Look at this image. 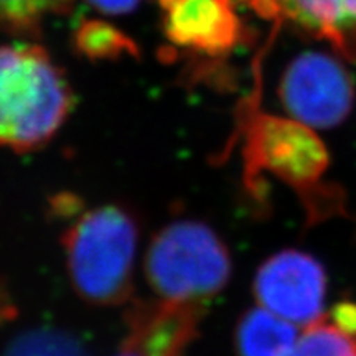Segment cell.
Returning <instances> with one entry per match:
<instances>
[{"instance_id":"obj_6","label":"cell","mask_w":356,"mask_h":356,"mask_svg":"<svg viewBox=\"0 0 356 356\" xmlns=\"http://www.w3.org/2000/svg\"><path fill=\"white\" fill-rule=\"evenodd\" d=\"M280 99L296 121L312 129H328L350 114L355 88L346 70L333 58L305 53L284 74Z\"/></svg>"},{"instance_id":"obj_13","label":"cell","mask_w":356,"mask_h":356,"mask_svg":"<svg viewBox=\"0 0 356 356\" xmlns=\"http://www.w3.org/2000/svg\"><path fill=\"white\" fill-rule=\"evenodd\" d=\"M3 356H88V353L68 333L38 328L17 337Z\"/></svg>"},{"instance_id":"obj_8","label":"cell","mask_w":356,"mask_h":356,"mask_svg":"<svg viewBox=\"0 0 356 356\" xmlns=\"http://www.w3.org/2000/svg\"><path fill=\"white\" fill-rule=\"evenodd\" d=\"M203 310L200 305L155 300L134 305L127 315L122 345L142 356H185L197 338Z\"/></svg>"},{"instance_id":"obj_17","label":"cell","mask_w":356,"mask_h":356,"mask_svg":"<svg viewBox=\"0 0 356 356\" xmlns=\"http://www.w3.org/2000/svg\"><path fill=\"white\" fill-rule=\"evenodd\" d=\"M115 356H142V355L137 353L136 350H132V348H129V346L122 345L121 346V351H119V353L115 355Z\"/></svg>"},{"instance_id":"obj_5","label":"cell","mask_w":356,"mask_h":356,"mask_svg":"<svg viewBox=\"0 0 356 356\" xmlns=\"http://www.w3.org/2000/svg\"><path fill=\"white\" fill-rule=\"evenodd\" d=\"M327 287L322 262L297 249H286L266 259L252 284L259 307L297 327L325 317Z\"/></svg>"},{"instance_id":"obj_3","label":"cell","mask_w":356,"mask_h":356,"mask_svg":"<svg viewBox=\"0 0 356 356\" xmlns=\"http://www.w3.org/2000/svg\"><path fill=\"white\" fill-rule=\"evenodd\" d=\"M139 228L129 211L106 204L84 211L63 236L74 291L92 305H118L132 289Z\"/></svg>"},{"instance_id":"obj_11","label":"cell","mask_w":356,"mask_h":356,"mask_svg":"<svg viewBox=\"0 0 356 356\" xmlns=\"http://www.w3.org/2000/svg\"><path fill=\"white\" fill-rule=\"evenodd\" d=\"M74 44L89 60H118L122 55L137 56L139 53L132 38L101 20H84L74 33Z\"/></svg>"},{"instance_id":"obj_15","label":"cell","mask_w":356,"mask_h":356,"mask_svg":"<svg viewBox=\"0 0 356 356\" xmlns=\"http://www.w3.org/2000/svg\"><path fill=\"white\" fill-rule=\"evenodd\" d=\"M330 318L338 327L356 335V304L351 302H341L330 310Z\"/></svg>"},{"instance_id":"obj_16","label":"cell","mask_w":356,"mask_h":356,"mask_svg":"<svg viewBox=\"0 0 356 356\" xmlns=\"http://www.w3.org/2000/svg\"><path fill=\"white\" fill-rule=\"evenodd\" d=\"M91 6L104 13H127L139 6L140 0H88Z\"/></svg>"},{"instance_id":"obj_1","label":"cell","mask_w":356,"mask_h":356,"mask_svg":"<svg viewBox=\"0 0 356 356\" xmlns=\"http://www.w3.org/2000/svg\"><path fill=\"white\" fill-rule=\"evenodd\" d=\"M73 108L63 71L38 44H0V147L30 152L51 140Z\"/></svg>"},{"instance_id":"obj_12","label":"cell","mask_w":356,"mask_h":356,"mask_svg":"<svg viewBox=\"0 0 356 356\" xmlns=\"http://www.w3.org/2000/svg\"><path fill=\"white\" fill-rule=\"evenodd\" d=\"M289 356H356V335L322 317L304 327Z\"/></svg>"},{"instance_id":"obj_7","label":"cell","mask_w":356,"mask_h":356,"mask_svg":"<svg viewBox=\"0 0 356 356\" xmlns=\"http://www.w3.org/2000/svg\"><path fill=\"white\" fill-rule=\"evenodd\" d=\"M165 10L167 38L198 53H225L239 38V20L231 0H159Z\"/></svg>"},{"instance_id":"obj_14","label":"cell","mask_w":356,"mask_h":356,"mask_svg":"<svg viewBox=\"0 0 356 356\" xmlns=\"http://www.w3.org/2000/svg\"><path fill=\"white\" fill-rule=\"evenodd\" d=\"M73 0H0V30L25 32L51 13H65Z\"/></svg>"},{"instance_id":"obj_9","label":"cell","mask_w":356,"mask_h":356,"mask_svg":"<svg viewBox=\"0 0 356 356\" xmlns=\"http://www.w3.org/2000/svg\"><path fill=\"white\" fill-rule=\"evenodd\" d=\"M264 2V0H257ZM273 3V0H266ZM274 7L309 32L348 50L356 38V0H275Z\"/></svg>"},{"instance_id":"obj_10","label":"cell","mask_w":356,"mask_h":356,"mask_svg":"<svg viewBox=\"0 0 356 356\" xmlns=\"http://www.w3.org/2000/svg\"><path fill=\"white\" fill-rule=\"evenodd\" d=\"M299 335L297 325L256 307L239 318L236 350L238 356H289Z\"/></svg>"},{"instance_id":"obj_4","label":"cell","mask_w":356,"mask_h":356,"mask_svg":"<svg viewBox=\"0 0 356 356\" xmlns=\"http://www.w3.org/2000/svg\"><path fill=\"white\" fill-rule=\"evenodd\" d=\"M145 275L159 299L203 307L228 284L231 257L210 226L181 220L155 234L147 249Z\"/></svg>"},{"instance_id":"obj_2","label":"cell","mask_w":356,"mask_h":356,"mask_svg":"<svg viewBox=\"0 0 356 356\" xmlns=\"http://www.w3.org/2000/svg\"><path fill=\"white\" fill-rule=\"evenodd\" d=\"M244 157L251 191L261 190L262 173H273L302 198L307 222L327 220L343 211L341 190L323 181L330 165L327 149L305 124L266 114L251 115Z\"/></svg>"}]
</instances>
